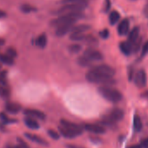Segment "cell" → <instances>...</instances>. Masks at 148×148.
I'll list each match as a JSON object with an SVG mask.
<instances>
[{
    "instance_id": "31",
    "label": "cell",
    "mask_w": 148,
    "mask_h": 148,
    "mask_svg": "<svg viewBox=\"0 0 148 148\" xmlns=\"http://www.w3.org/2000/svg\"><path fill=\"white\" fill-rule=\"evenodd\" d=\"M6 54L8 56H10V57L13 58L17 57V51L13 48H8L7 49V51H6Z\"/></svg>"
},
{
    "instance_id": "18",
    "label": "cell",
    "mask_w": 148,
    "mask_h": 148,
    "mask_svg": "<svg viewBox=\"0 0 148 148\" xmlns=\"http://www.w3.org/2000/svg\"><path fill=\"white\" fill-rule=\"evenodd\" d=\"M58 130H59V132L62 136H64V138H75L77 137V135L75 133H73L71 131H70L69 129L65 128L64 126L63 125H60L58 127Z\"/></svg>"
},
{
    "instance_id": "17",
    "label": "cell",
    "mask_w": 148,
    "mask_h": 148,
    "mask_svg": "<svg viewBox=\"0 0 148 148\" xmlns=\"http://www.w3.org/2000/svg\"><path fill=\"white\" fill-rule=\"evenodd\" d=\"M25 122V125L30 128V129H32V130H37L39 128V124L33 119V118H31V117H26L24 120Z\"/></svg>"
},
{
    "instance_id": "19",
    "label": "cell",
    "mask_w": 148,
    "mask_h": 148,
    "mask_svg": "<svg viewBox=\"0 0 148 148\" xmlns=\"http://www.w3.org/2000/svg\"><path fill=\"white\" fill-rule=\"evenodd\" d=\"M90 29H91V26L88 25H79L78 26H74L72 28L71 33H85Z\"/></svg>"
},
{
    "instance_id": "2",
    "label": "cell",
    "mask_w": 148,
    "mask_h": 148,
    "mask_svg": "<svg viewBox=\"0 0 148 148\" xmlns=\"http://www.w3.org/2000/svg\"><path fill=\"white\" fill-rule=\"evenodd\" d=\"M83 18L82 12H73V13H67L64 15H60L56 19L52 20L51 25L54 27H58L64 25L69 24H75L78 20Z\"/></svg>"
},
{
    "instance_id": "28",
    "label": "cell",
    "mask_w": 148,
    "mask_h": 148,
    "mask_svg": "<svg viewBox=\"0 0 148 148\" xmlns=\"http://www.w3.org/2000/svg\"><path fill=\"white\" fill-rule=\"evenodd\" d=\"M21 10H22L24 12H26V13L31 12H32V11H35L34 7H32V6H31V5H22V6H21Z\"/></svg>"
},
{
    "instance_id": "36",
    "label": "cell",
    "mask_w": 148,
    "mask_h": 148,
    "mask_svg": "<svg viewBox=\"0 0 148 148\" xmlns=\"http://www.w3.org/2000/svg\"><path fill=\"white\" fill-rule=\"evenodd\" d=\"M140 145H141L142 148H148V138L144 139V140H142Z\"/></svg>"
},
{
    "instance_id": "40",
    "label": "cell",
    "mask_w": 148,
    "mask_h": 148,
    "mask_svg": "<svg viewBox=\"0 0 148 148\" xmlns=\"http://www.w3.org/2000/svg\"><path fill=\"white\" fill-rule=\"evenodd\" d=\"M66 147H67V148H82V147H80V146H76V145H67Z\"/></svg>"
},
{
    "instance_id": "11",
    "label": "cell",
    "mask_w": 148,
    "mask_h": 148,
    "mask_svg": "<svg viewBox=\"0 0 148 148\" xmlns=\"http://www.w3.org/2000/svg\"><path fill=\"white\" fill-rule=\"evenodd\" d=\"M130 29V22L128 19H123L118 25V33L120 36H125L128 33Z\"/></svg>"
},
{
    "instance_id": "8",
    "label": "cell",
    "mask_w": 148,
    "mask_h": 148,
    "mask_svg": "<svg viewBox=\"0 0 148 148\" xmlns=\"http://www.w3.org/2000/svg\"><path fill=\"white\" fill-rule=\"evenodd\" d=\"M134 83L138 87H144L146 85V74L145 71L141 70L137 72L134 77Z\"/></svg>"
},
{
    "instance_id": "29",
    "label": "cell",
    "mask_w": 148,
    "mask_h": 148,
    "mask_svg": "<svg viewBox=\"0 0 148 148\" xmlns=\"http://www.w3.org/2000/svg\"><path fill=\"white\" fill-rule=\"evenodd\" d=\"M0 84L6 85V72L0 71Z\"/></svg>"
},
{
    "instance_id": "27",
    "label": "cell",
    "mask_w": 148,
    "mask_h": 148,
    "mask_svg": "<svg viewBox=\"0 0 148 148\" xmlns=\"http://www.w3.org/2000/svg\"><path fill=\"white\" fill-rule=\"evenodd\" d=\"M70 51L71 52H74V53H76V52H79L80 50H81V46L78 44H74V45H71L70 47H69Z\"/></svg>"
},
{
    "instance_id": "42",
    "label": "cell",
    "mask_w": 148,
    "mask_h": 148,
    "mask_svg": "<svg viewBox=\"0 0 148 148\" xmlns=\"http://www.w3.org/2000/svg\"><path fill=\"white\" fill-rule=\"evenodd\" d=\"M6 148H14V146H12V145H7Z\"/></svg>"
},
{
    "instance_id": "13",
    "label": "cell",
    "mask_w": 148,
    "mask_h": 148,
    "mask_svg": "<svg viewBox=\"0 0 148 148\" xmlns=\"http://www.w3.org/2000/svg\"><path fill=\"white\" fill-rule=\"evenodd\" d=\"M25 136L28 139H30L31 141L35 142V143H37V144H38V145H45V146H47V145H48V142H47L46 140H45L44 138H40V137L38 136V135H35V134H32V133L26 132V133H25Z\"/></svg>"
},
{
    "instance_id": "9",
    "label": "cell",
    "mask_w": 148,
    "mask_h": 148,
    "mask_svg": "<svg viewBox=\"0 0 148 148\" xmlns=\"http://www.w3.org/2000/svg\"><path fill=\"white\" fill-rule=\"evenodd\" d=\"M25 115L27 117H31L33 119H41L44 120L45 119V114L38 110H35V109H26L24 112Z\"/></svg>"
},
{
    "instance_id": "1",
    "label": "cell",
    "mask_w": 148,
    "mask_h": 148,
    "mask_svg": "<svg viewBox=\"0 0 148 148\" xmlns=\"http://www.w3.org/2000/svg\"><path fill=\"white\" fill-rule=\"evenodd\" d=\"M114 75L115 70L112 67L107 64H99L92 67L86 73V79L91 83L111 86L115 84Z\"/></svg>"
},
{
    "instance_id": "32",
    "label": "cell",
    "mask_w": 148,
    "mask_h": 148,
    "mask_svg": "<svg viewBox=\"0 0 148 148\" xmlns=\"http://www.w3.org/2000/svg\"><path fill=\"white\" fill-rule=\"evenodd\" d=\"M148 53V41H146L145 43V45H143L142 47V50H141V56L144 57L145 55H146Z\"/></svg>"
},
{
    "instance_id": "15",
    "label": "cell",
    "mask_w": 148,
    "mask_h": 148,
    "mask_svg": "<svg viewBox=\"0 0 148 148\" xmlns=\"http://www.w3.org/2000/svg\"><path fill=\"white\" fill-rule=\"evenodd\" d=\"M138 36H139V29H138V27H134L129 33L128 42H130L133 46V45L138 41Z\"/></svg>"
},
{
    "instance_id": "26",
    "label": "cell",
    "mask_w": 148,
    "mask_h": 148,
    "mask_svg": "<svg viewBox=\"0 0 148 148\" xmlns=\"http://www.w3.org/2000/svg\"><path fill=\"white\" fill-rule=\"evenodd\" d=\"M0 120H1L2 123H4V124H9L12 122H15V120L10 119L5 113H0Z\"/></svg>"
},
{
    "instance_id": "33",
    "label": "cell",
    "mask_w": 148,
    "mask_h": 148,
    "mask_svg": "<svg viewBox=\"0 0 148 148\" xmlns=\"http://www.w3.org/2000/svg\"><path fill=\"white\" fill-rule=\"evenodd\" d=\"M18 145H19L21 148H30V146L27 145V143L25 142L22 138H18Z\"/></svg>"
},
{
    "instance_id": "41",
    "label": "cell",
    "mask_w": 148,
    "mask_h": 148,
    "mask_svg": "<svg viewBox=\"0 0 148 148\" xmlns=\"http://www.w3.org/2000/svg\"><path fill=\"white\" fill-rule=\"evenodd\" d=\"M130 148H142V146H141V145H135L131 146Z\"/></svg>"
},
{
    "instance_id": "35",
    "label": "cell",
    "mask_w": 148,
    "mask_h": 148,
    "mask_svg": "<svg viewBox=\"0 0 148 148\" xmlns=\"http://www.w3.org/2000/svg\"><path fill=\"white\" fill-rule=\"evenodd\" d=\"M105 12H108L111 6V3H110V0H105Z\"/></svg>"
},
{
    "instance_id": "44",
    "label": "cell",
    "mask_w": 148,
    "mask_h": 148,
    "mask_svg": "<svg viewBox=\"0 0 148 148\" xmlns=\"http://www.w3.org/2000/svg\"><path fill=\"white\" fill-rule=\"evenodd\" d=\"M0 67H1V65H0Z\"/></svg>"
},
{
    "instance_id": "4",
    "label": "cell",
    "mask_w": 148,
    "mask_h": 148,
    "mask_svg": "<svg viewBox=\"0 0 148 148\" xmlns=\"http://www.w3.org/2000/svg\"><path fill=\"white\" fill-rule=\"evenodd\" d=\"M99 92L100 95L106 99V100L112 102V103H117L119 102L122 99V94L119 91L112 88L108 86H102L99 88Z\"/></svg>"
},
{
    "instance_id": "38",
    "label": "cell",
    "mask_w": 148,
    "mask_h": 148,
    "mask_svg": "<svg viewBox=\"0 0 148 148\" xmlns=\"http://www.w3.org/2000/svg\"><path fill=\"white\" fill-rule=\"evenodd\" d=\"M5 16H6L5 12H3V11H1V10H0V18H5Z\"/></svg>"
},
{
    "instance_id": "14",
    "label": "cell",
    "mask_w": 148,
    "mask_h": 148,
    "mask_svg": "<svg viewBox=\"0 0 148 148\" xmlns=\"http://www.w3.org/2000/svg\"><path fill=\"white\" fill-rule=\"evenodd\" d=\"M5 109L8 112H10L12 114H16V113L19 112L22 108H21V106L17 103L9 102L5 105Z\"/></svg>"
},
{
    "instance_id": "10",
    "label": "cell",
    "mask_w": 148,
    "mask_h": 148,
    "mask_svg": "<svg viewBox=\"0 0 148 148\" xmlns=\"http://www.w3.org/2000/svg\"><path fill=\"white\" fill-rule=\"evenodd\" d=\"M84 129L89 132L94 133V134H102L106 132V130L103 126L99 125H92V124H86L84 125Z\"/></svg>"
},
{
    "instance_id": "5",
    "label": "cell",
    "mask_w": 148,
    "mask_h": 148,
    "mask_svg": "<svg viewBox=\"0 0 148 148\" xmlns=\"http://www.w3.org/2000/svg\"><path fill=\"white\" fill-rule=\"evenodd\" d=\"M123 118H124V111L119 108H115L104 117L102 123L104 125H112L114 124L115 122L120 121Z\"/></svg>"
},
{
    "instance_id": "21",
    "label": "cell",
    "mask_w": 148,
    "mask_h": 148,
    "mask_svg": "<svg viewBox=\"0 0 148 148\" xmlns=\"http://www.w3.org/2000/svg\"><path fill=\"white\" fill-rule=\"evenodd\" d=\"M0 61L7 65H12L14 64L13 58L8 56L7 54H0Z\"/></svg>"
},
{
    "instance_id": "30",
    "label": "cell",
    "mask_w": 148,
    "mask_h": 148,
    "mask_svg": "<svg viewBox=\"0 0 148 148\" xmlns=\"http://www.w3.org/2000/svg\"><path fill=\"white\" fill-rule=\"evenodd\" d=\"M48 134H49V136H50L51 138H53V139H58V138H59V134H58L57 132L53 131V130H49V131H48Z\"/></svg>"
},
{
    "instance_id": "25",
    "label": "cell",
    "mask_w": 148,
    "mask_h": 148,
    "mask_svg": "<svg viewBox=\"0 0 148 148\" xmlns=\"http://www.w3.org/2000/svg\"><path fill=\"white\" fill-rule=\"evenodd\" d=\"M0 97H2L3 99H8L10 97V91L7 89L5 85L0 84Z\"/></svg>"
},
{
    "instance_id": "37",
    "label": "cell",
    "mask_w": 148,
    "mask_h": 148,
    "mask_svg": "<svg viewBox=\"0 0 148 148\" xmlns=\"http://www.w3.org/2000/svg\"><path fill=\"white\" fill-rule=\"evenodd\" d=\"M79 1H82V0H63L62 3H63V4H69V3L79 2Z\"/></svg>"
},
{
    "instance_id": "22",
    "label": "cell",
    "mask_w": 148,
    "mask_h": 148,
    "mask_svg": "<svg viewBox=\"0 0 148 148\" xmlns=\"http://www.w3.org/2000/svg\"><path fill=\"white\" fill-rule=\"evenodd\" d=\"M46 44H47V38L45 34L40 35L36 40V45L40 48H45L46 46Z\"/></svg>"
},
{
    "instance_id": "34",
    "label": "cell",
    "mask_w": 148,
    "mask_h": 148,
    "mask_svg": "<svg viewBox=\"0 0 148 148\" xmlns=\"http://www.w3.org/2000/svg\"><path fill=\"white\" fill-rule=\"evenodd\" d=\"M99 34H100V36H101L102 38H107L108 36H109V31L107 29H105L102 32H100Z\"/></svg>"
},
{
    "instance_id": "7",
    "label": "cell",
    "mask_w": 148,
    "mask_h": 148,
    "mask_svg": "<svg viewBox=\"0 0 148 148\" xmlns=\"http://www.w3.org/2000/svg\"><path fill=\"white\" fill-rule=\"evenodd\" d=\"M85 57H86L90 61H92V63L95 62V61H101L104 58H103V55L101 52H99V51L97 50H94V49H87L84 54H83Z\"/></svg>"
},
{
    "instance_id": "6",
    "label": "cell",
    "mask_w": 148,
    "mask_h": 148,
    "mask_svg": "<svg viewBox=\"0 0 148 148\" xmlns=\"http://www.w3.org/2000/svg\"><path fill=\"white\" fill-rule=\"evenodd\" d=\"M60 123H61V125H63V126H64L65 128L69 129V130L71 131L73 133H75L77 136L82 134V132H83L84 127H81V126L79 125H76V124H74V123H72V122L67 121V120H65V119H61Z\"/></svg>"
},
{
    "instance_id": "12",
    "label": "cell",
    "mask_w": 148,
    "mask_h": 148,
    "mask_svg": "<svg viewBox=\"0 0 148 148\" xmlns=\"http://www.w3.org/2000/svg\"><path fill=\"white\" fill-rule=\"evenodd\" d=\"M73 27H74V24H69V25H64L58 26L57 27V30H56V35L58 37H62L67 34L68 32H71Z\"/></svg>"
},
{
    "instance_id": "3",
    "label": "cell",
    "mask_w": 148,
    "mask_h": 148,
    "mask_svg": "<svg viewBox=\"0 0 148 148\" xmlns=\"http://www.w3.org/2000/svg\"><path fill=\"white\" fill-rule=\"evenodd\" d=\"M88 6L87 0H82L79 2H73L69 4H64V6H62L58 12V15H64L67 13H73V12H82L83 10H85Z\"/></svg>"
},
{
    "instance_id": "20",
    "label": "cell",
    "mask_w": 148,
    "mask_h": 148,
    "mask_svg": "<svg viewBox=\"0 0 148 148\" xmlns=\"http://www.w3.org/2000/svg\"><path fill=\"white\" fill-rule=\"evenodd\" d=\"M119 19H120V14L117 11H112L110 13V15H109V21H110V24L112 25L117 24Z\"/></svg>"
},
{
    "instance_id": "43",
    "label": "cell",
    "mask_w": 148,
    "mask_h": 148,
    "mask_svg": "<svg viewBox=\"0 0 148 148\" xmlns=\"http://www.w3.org/2000/svg\"><path fill=\"white\" fill-rule=\"evenodd\" d=\"M14 148H21L19 145H16V146H14Z\"/></svg>"
},
{
    "instance_id": "39",
    "label": "cell",
    "mask_w": 148,
    "mask_h": 148,
    "mask_svg": "<svg viewBox=\"0 0 148 148\" xmlns=\"http://www.w3.org/2000/svg\"><path fill=\"white\" fill-rule=\"evenodd\" d=\"M142 97H144L145 99H148V91H147V92H144V93L142 94Z\"/></svg>"
},
{
    "instance_id": "23",
    "label": "cell",
    "mask_w": 148,
    "mask_h": 148,
    "mask_svg": "<svg viewBox=\"0 0 148 148\" xmlns=\"http://www.w3.org/2000/svg\"><path fill=\"white\" fill-rule=\"evenodd\" d=\"M133 127L136 132H140L142 130V121L137 115H135L133 119Z\"/></svg>"
},
{
    "instance_id": "24",
    "label": "cell",
    "mask_w": 148,
    "mask_h": 148,
    "mask_svg": "<svg viewBox=\"0 0 148 148\" xmlns=\"http://www.w3.org/2000/svg\"><path fill=\"white\" fill-rule=\"evenodd\" d=\"M78 63L79 64H80L81 66L84 67H87V66H91L92 64V62L90 61L86 57H85L84 55H82L79 59H78Z\"/></svg>"
},
{
    "instance_id": "16",
    "label": "cell",
    "mask_w": 148,
    "mask_h": 148,
    "mask_svg": "<svg viewBox=\"0 0 148 148\" xmlns=\"http://www.w3.org/2000/svg\"><path fill=\"white\" fill-rule=\"evenodd\" d=\"M119 48H120L121 51H122L125 55L129 56V55L132 53V51L133 46H132V45L130 42L126 41V42H122V43L119 45Z\"/></svg>"
}]
</instances>
